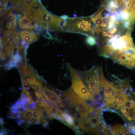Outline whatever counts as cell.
Masks as SVG:
<instances>
[{"label": "cell", "instance_id": "obj_31", "mask_svg": "<svg viewBox=\"0 0 135 135\" xmlns=\"http://www.w3.org/2000/svg\"><path fill=\"white\" fill-rule=\"evenodd\" d=\"M0 124L1 125H2L3 124L4 120L2 118H0Z\"/></svg>", "mask_w": 135, "mask_h": 135}, {"label": "cell", "instance_id": "obj_10", "mask_svg": "<svg viewBox=\"0 0 135 135\" xmlns=\"http://www.w3.org/2000/svg\"><path fill=\"white\" fill-rule=\"evenodd\" d=\"M46 114L50 118H55L60 120L63 113L56 105L48 106L44 108Z\"/></svg>", "mask_w": 135, "mask_h": 135}, {"label": "cell", "instance_id": "obj_8", "mask_svg": "<svg viewBox=\"0 0 135 135\" xmlns=\"http://www.w3.org/2000/svg\"><path fill=\"white\" fill-rule=\"evenodd\" d=\"M19 36L22 40V44H29L36 40L38 37L34 32L24 30L20 32Z\"/></svg>", "mask_w": 135, "mask_h": 135}, {"label": "cell", "instance_id": "obj_6", "mask_svg": "<svg viewBox=\"0 0 135 135\" xmlns=\"http://www.w3.org/2000/svg\"><path fill=\"white\" fill-rule=\"evenodd\" d=\"M64 93V96L73 104L78 112L84 108L91 105L80 96L73 91L71 87L68 89Z\"/></svg>", "mask_w": 135, "mask_h": 135}, {"label": "cell", "instance_id": "obj_11", "mask_svg": "<svg viewBox=\"0 0 135 135\" xmlns=\"http://www.w3.org/2000/svg\"><path fill=\"white\" fill-rule=\"evenodd\" d=\"M18 24L20 28L26 30L32 29L34 27L32 21L29 17L26 16L20 18Z\"/></svg>", "mask_w": 135, "mask_h": 135}, {"label": "cell", "instance_id": "obj_19", "mask_svg": "<svg viewBox=\"0 0 135 135\" xmlns=\"http://www.w3.org/2000/svg\"><path fill=\"white\" fill-rule=\"evenodd\" d=\"M106 104L107 105H108V106H111L112 107L116 108H118L120 106H122L118 100L116 98L114 99L112 101Z\"/></svg>", "mask_w": 135, "mask_h": 135}, {"label": "cell", "instance_id": "obj_9", "mask_svg": "<svg viewBox=\"0 0 135 135\" xmlns=\"http://www.w3.org/2000/svg\"><path fill=\"white\" fill-rule=\"evenodd\" d=\"M18 68L22 81L30 83L37 80L34 74L28 67L21 66H19Z\"/></svg>", "mask_w": 135, "mask_h": 135}, {"label": "cell", "instance_id": "obj_22", "mask_svg": "<svg viewBox=\"0 0 135 135\" xmlns=\"http://www.w3.org/2000/svg\"><path fill=\"white\" fill-rule=\"evenodd\" d=\"M86 41L87 44L90 46H92L97 44V40L96 38L92 36H88Z\"/></svg>", "mask_w": 135, "mask_h": 135}, {"label": "cell", "instance_id": "obj_16", "mask_svg": "<svg viewBox=\"0 0 135 135\" xmlns=\"http://www.w3.org/2000/svg\"><path fill=\"white\" fill-rule=\"evenodd\" d=\"M128 0H113L118 12L123 11L126 7Z\"/></svg>", "mask_w": 135, "mask_h": 135}, {"label": "cell", "instance_id": "obj_5", "mask_svg": "<svg viewBox=\"0 0 135 135\" xmlns=\"http://www.w3.org/2000/svg\"><path fill=\"white\" fill-rule=\"evenodd\" d=\"M100 81V90L103 91L104 100L106 101V104L115 98L116 96L120 91L106 80L103 72L101 76Z\"/></svg>", "mask_w": 135, "mask_h": 135}, {"label": "cell", "instance_id": "obj_23", "mask_svg": "<svg viewBox=\"0 0 135 135\" xmlns=\"http://www.w3.org/2000/svg\"><path fill=\"white\" fill-rule=\"evenodd\" d=\"M135 2V0H128L125 8L123 10L124 13H128L134 3Z\"/></svg>", "mask_w": 135, "mask_h": 135}, {"label": "cell", "instance_id": "obj_21", "mask_svg": "<svg viewBox=\"0 0 135 135\" xmlns=\"http://www.w3.org/2000/svg\"><path fill=\"white\" fill-rule=\"evenodd\" d=\"M98 129L102 133L105 134H108V128H106V126L100 120L97 125Z\"/></svg>", "mask_w": 135, "mask_h": 135}, {"label": "cell", "instance_id": "obj_12", "mask_svg": "<svg viewBox=\"0 0 135 135\" xmlns=\"http://www.w3.org/2000/svg\"><path fill=\"white\" fill-rule=\"evenodd\" d=\"M60 120L65 122L64 124H66L69 126L73 128L74 130L78 127L75 124L73 118L67 113L63 112Z\"/></svg>", "mask_w": 135, "mask_h": 135}, {"label": "cell", "instance_id": "obj_15", "mask_svg": "<svg viewBox=\"0 0 135 135\" xmlns=\"http://www.w3.org/2000/svg\"><path fill=\"white\" fill-rule=\"evenodd\" d=\"M124 126L118 124L113 126L111 128V134L112 135H124V130L125 129Z\"/></svg>", "mask_w": 135, "mask_h": 135}, {"label": "cell", "instance_id": "obj_4", "mask_svg": "<svg viewBox=\"0 0 135 135\" xmlns=\"http://www.w3.org/2000/svg\"><path fill=\"white\" fill-rule=\"evenodd\" d=\"M68 68L72 79V86L74 91L81 98L86 100L94 101L92 95L84 84L78 72L70 66Z\"/></svg>", "mask_w": 135, "mask_h": 135}, {"label": "cell", "instance_id": "obj_3", "mask_svg": "<svg viewBox=\"0 0 135 135\" xmlns=\"http://www.w3.org/2000/svg\"><path fill=\"white\" fill-rule=\"evenodd\" d=\"M86 87L95 96L98 94L100 88V78L103 72L101 68L95 66L87 71L78 72Z\"/></svg>", "mask_w": 135, "mask_h": 135}, {"label": "cell", "instance_id": "obj_2", "mask_svg": "<svg viewBox=\"0 0 135 135\" xmlns=\"http://www.w3.org/2000/svg\"><path fill=\"white\" fill-rule=\"evenodd\" d=\"M62 28L64 32L95 36L94 26L90 16L68 18L64 20Z\"/></svg>", "mask_w": 135, "mask_h": 135}, {"label": "cell", "instance_id": "obj_25", "mask_svg": "<svg viewBox=\"0 0 135 135\" xmlns=\"http://www.w3.org/2000/svg\"><path fill=\"white\" fill-rule=\"evenodd\" d=\"M22 82L23 90H25L28 88L31 87L30 82L24 81H22Z\"/></svg>", "mask_w": 135, "mask_h": 135}, {"label": "cell", "instance_id": "obj_24", "mask_svg": "<svg viewBox=\"0 0 135 135\" xmlns=\"http://www.w3.org/2000/svg\"><path fill=\"white\" fill-rule=\"evenodd\" d=\"M8 0H0V10H4L6 7V4Z\"/></svg>", "mask_w": 135, "mask_h": 135}, {"label": "cell", "instance_id": "obj_17", "mask_svg": "<svg viewBox=\"0 0 135 135\" xmlns=\"http://www.w3.org/2000/svg\"><path fill=\"white\" fill-rule=\"evenodd\" d=\"M128 20L133 25L135 22V2L128 12Z\"/></svg>", "mask_w": 135, "mask_h": 135}, {"label": "cell", "instance_id": "obj_7", "mask_svg": "<svg viewBox=\"0 0 135 135\" xmlns=\"http://www.w3.org/2000/svg\"><path fill=\"white\" fill-rule=\"evenodd\" d=\"M78 125L81 129L87 133L93 132L97 134L99 133L96 128H94L88 118L82 117L78 119Z\"/></svg>", "mask_w": 135, "mask_h": 135}, {"label": "cell", "instance_id": "obj_14", "mask_svg": "<svg viewBox=\"0 0 135 135\" xmlns=\"http://www.w3.org/2000/svg\"><path fill=\"white\" fill-rule=\"evenodd\" d=\"M42 89L44 92L55 104L56 101L60 98V96L53 90H49L44 86L42 88Z\"/></svg>", "mask_w": 135, "mask_h": 135}, {"label": "cell", "instance_id": "obj_13", "mask_svg": "<svg viewBox=\"0 0 135 135\" xmlns=\"http://www.w3.org/2000/svg\"><path fill=\"white\" fill-rule=\"evenodd\" d=\"M16 24V19L15 16L12 12H10L7 17L6 30L9 29L15 28Z\"/></svg>", "mask_w": 135, "mask_h": 135}, {"label": "cell", "instance_id": "obj_20", "mask_svg": "<svg viewBox=\"0 0 135 135\" xmlns=\"http://www.w3.org/2000/svg\"><path fill=\"white\" fill-rule=\"evenodd\" d=\"M118 99L122 106L128 100L127 95L122 92L118 96Z\"/></svg>", "mask_w": 135, "mask_h": 135}, {"label": "cell", "instance_id": "obj_30", "mask_svg": "<svg viewBox=\"0 0 135 135\" xmlns=\"http://www.w3.org/2000/svg\"><path fill=\"white\" fill-rule=\"evenodd\" d=\"M22 117L21 115L20 114H17L16 116V118L18 119H19L21 118Z\"/></svg>", "mask_w": 135, "mask_h": 135}, {"label": "cell", "instance_id": "obj_1", "mask_svg": "<svg viewBox=\"0 0 135 135\" xmlns=\"http://www.w3.org/2000/svg\"><path fill=\"white\" fill-rule=\"evenodd\" d=\"M36 7L30 18L39 26L45 29L49 28L54 31L64 32L62 28L63 19L50 13L40 4L38 8L37 4Z\"/></svg>", "mask_w": 135, "mask_h": 135}, {"label": "cell", "instance_id": "obj_27", "mask_svg": "<svg viewBox=\"0 0 135 135\" xmlns=\"http://www.w3.org/2000/svg\"><path fill=\"white\" fill-rule=\"evenodd\" d=\"M131 133L130 130L129 129L125 128L124 130V135H130V134Z\"/></svg>", "mask_w": 135, "mask_h": 135}, {"label": "cell", "instance_id": "obj_26", "mask_svg": "<svg viewBox=\"0 0 135 135\" xmlns=\"http://www.w3.org/2000/svg\"><path fill=\"white\" fill-rule=\"evenodd\" d=\"M55 104L58 106L59 107H63L64 106L60 98L56 101Z\"/></svg>", "mask_w": 135, "mask_h": 135}, {"label": "cell", "instance_id": "obj_18", "mask_svg": "<svg viewBox=\"0 0 135 135\" xmlns=\"http://www.w3.org/2000/svg\"><path fill=\"white\" fill-rule=\"evenodd\" d=\"M32 111L33 110H30L29 108L28 107L27 110L22 112V118L27 121L32 119Z\"/></svg>", "mask_w": 135, "mask_h": 135}, {"label": "cell", "instance_id": "obj_29", "mask_svg": "<svg viewBox=\"0 0 135 135\" xmlns=\"http://www.w3.org/2000/svg\"><path fill=\"white\" fill-rule=\"evenodd\" d=\"M60 17L64 20H66L69 18L67 15H64L61 16Z\"/></svg>", "mask_w": 135, "mask_h": 135}, {"label": "cell", "instance_id": "obj_28", "mask_svg": "<svg viewBox=\"0 0 135 135\" xmlns=\"http://www.w3.org/2000/svg\"><path fill=\"white\" fill-rule=\"evenodd\" d=\"M123 114L124 116L127 118L130 116L128 112L126 110L123 113Z\"/></svg>", "mask_w": 135, "mask_h": 135}]
</instances>
